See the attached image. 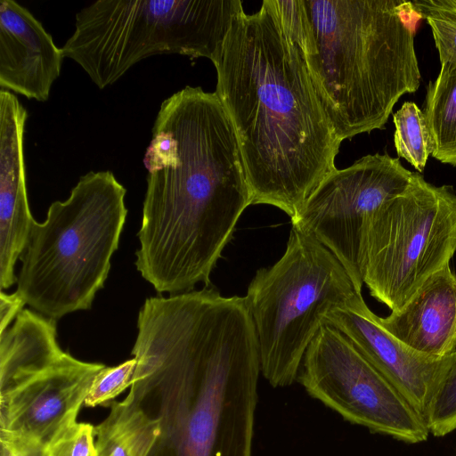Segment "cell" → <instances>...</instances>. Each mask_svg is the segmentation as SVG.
Returning a JSON list of instances; mask_svg holds the SVG:
<instances>
[{"mask_svg":"<svg viewBox=\"0 0 456 456\" xmlns=\"http://www.w3.org/2000/svg\"><path fill=\"white\" fill-rule=\"evenodd\" d=\"M128 395L157 425L149 456H252L260 360L244 297L146 298Z\"/></svg>","mask_w":456,"mask_h":456,"instance_id":"1","label":"cell"},{"mask_svg":"<svg viewBox=\"0 0 456 456\" xmlns=\"http://www.w3.org/2000/svg\"><path fill=\"white\" fill-rule=\"evenodd\" d=\"M216 94L239 142L252 204L293 217L336 169L341 142L273 0L241 12L214 59Z\"/></svg>","mask_w":456,"mask_h":456,"instance_id":"2","label":"cell"},{"mask_svg":"<svg viewBox=\"0 0 456 456\" xmlns=\"http://www.w3.org/2000/svg\"><path fill=\"white\" fill-rule=\"evenodd\" d=\"M303 1L312 35L302 56L336 136L383 129L420 85L410 1Z\"/></svg>","mask_w":456,"mask_h":456,"instance_id":"3","label":"cell"},{"mask_svg":"<svg viewBox=\"0 0 456 456\" xmlns=\"http://www.w3.org/2000/svg\"><path fill=\"white\" fill-rule=\"evenodd\" d=\"M126 192L112 172L90 171L50 205L45 222L34 221L17 281L27 305L54 320L92 307L118 248Z\"/></svg>","mask_w":456,"mask_h":456,"instance_id":"4","label":"cell"},{"mask_svg":"<svg viewBox=\"0 0 456 456\" xmlns=\"http://www.w3.org/2000/svg\"><path fill=\"white\" fill-rule=\"evenodd\" d=\"M241 12L240 0H97L76 14L61 50L103 89L151 55L212 61Z\"/></svg>","mask_w":456,"mask_h":456,"instance_id":"5","label":"cell"},{"mask_svg":"<svg viewBox=\"0 0 456 456\" xmlns=\"http://www.w3.org/2000/svg\"><path fill=\"white\" fill-rule=\"evenodd\" d=\"M357 294L337 257L292 226L281 257L257 270L244 297L257 337L260 371L272 387L294 383L326 315Z\"/></svg>","mask_w":456,"mask_h":456,"instance_id":"6","label":"cell"},{"mask_svg":"<svg viewBox=\"0 0 456 456\" xmlns=\"http://www.w3.org/2000/svg\"><path fill=\"white\" fill-rule=\"evenodd\" d=\"M455 251V191L413 172L407 188L370 220L364 283L374 298L397 310Z\"/></svg>","mask_w":456,"mask_h":456,"instance_id":"7","label":"cell"},{"mask_svg":"<svg viewBox=\"0 0 456 456\" xmlns=\"http://www.w3.org/2000/svg\"><path fill=\"white\" fill-rule=\"evenodd\" d=\"M104 366L63 351L56 320L37 319L0 360V438L45 447L77 421L92 381Z\"/></svg>","mask_w":456,"mask_h":456,"instance_id":"8","label":"cell"},{"mask_svg":"<svg viewBox=\"0 0 456 456\" xmlns=\"http://www.w3.org/2000/svg\"><path fill=\"white\" fill-rule=\"evenodd\" d=\"M297 378L309 395L350 423L411 444L428 437L425 419L327 322L306 349Z\"/></svg>","mask_w":456,"mask_h":456,"instance_id":"9","label":"cell"},{"mask_svg":"<svg viewBox=\"0 0 456 456\" xmlns=\"http://www.w3.org/2000/svg\"><path fill=\"white\" fill-rule=\"evenodd\" d=\"M412 173L387 153L363 156L330 173L291 217L292 226L337 257L359 294L370 220L386 201L407 188Z\"/></svg>","mask_w":456,"mask_h":456,"instance_id":"10","label":"cell"},{"mask_svg":"<svg viewBox=\"0 0 456 456\" xmlns=\"http://www.w3.org/2000/svg\"><path fill=\"white\" fill-rule=\"evenodd\" d=\"M324 322L340 330L425 419L452 354L426 355L399 341L379 323L362 294L332 309Z\"/></svg>","mask_w":456,"mask_h":456,"instance_id":"11","label":"cell"},{"mask_svg":"<svg viewBox=\"0 0 456 456\" xmlns=\"http://www.w3.org/2000/svg\"><path fill=\"white\" fill-rule=\"evenodd\" d=\"M26 109L8 90H0V288L8 289L18 277L15 265L22 254L33 218L28 199L23 152Z\"/></svg>","mask_w":456,"mask_h":456,"instance_id":"12","label":"cell"},{"mask_svg":"<svg viewBox=\"0 0 456 456\" xmlns=\"http://www.w3.org/2000/svg\"><path fill=\"white\" fill-rule=\"evenodd\" d=\"M64 54L33 14L13 0L0 2V86L45 102Z\"/></svg>","mask_w":456,"mask_h":456,"instance_id":"13","label":"cell"},{"mask_svg":"<svg viewBox=\"0 0 456 456\" xmlns=\"http://www.w3.org/2000/svg\"><path fill=\"white\" fill-rule=\"evenodd\" d=\"M379 323L414 351L445 357L456 350V275L446 265Z\"/></svg>","mask_w":456,"mask_h":456,"instance_id":"14","label":"cell"},{"mask_svg":"<svg viewBox=\"0 0 456 456\" xmlns=\"http://www.w3.org/2000/svg\"><path fill=\"white\" fill-rule=\"evenodd\" d=\"M109 415L94 426L97 456H149L156 422L127 395L110 403Z\"/></svg>","mask_w":456,"mask_h":456,"instance_id":"15","label":"cell"},{"mask_svg":"<svg viewBox=\"0 0 456 456\" xmlns=\"http://www.w3.org/2000/svg\"><path fill=\"white\" fill-rule=\"evenodd\" d=\"M432 136V157L456 167V62L441 65L427 88L423 110Z\"/></svg>","mask_w":456,"mask_h":456,"instance_id":"16","label":"cell"},{"mask_svg":"<svg viewBox=\"0 0 456 456\" xmlns=\"http://www.w3.org/2000/svg\"><path fill=\"white\" fill-rule=\"evenodd\" d=\"M395 147L404 159L422 173L434 150V143L424 112L413 102H405L393 114Z\"/></svg>","mask_w":456,"mask_h":456,"instance_id":"17","label":"cell"},{"mask_svg":"<svg viewBox=\"0 0 456 456\" xmlns=\"http://www.w3.org/2000/svg\"><path fill=\"white\" fill-rule=\"evenodd\" d=\"M425 420L435 436H444L456 429V350L433 393Z\"/></svg>","mask_w":456,"mask_h":456,"instance_id":"18","label":"cell"},{"mask_svg":"<svg viewBox=\"0 0 456 456\" xmlns=\"http://www.w3.org/2000/svg\"><path fill=\"white\" fill-rule=\"evenodd\" d=\"M136 360H126L117 366H104L94 377L84 404L95 407L117 397L132 384Z\"/></svg>","mask_w":456,"mask_h":456,"instance_id":"19","label":"cell"},{"mask_svg":"<svg viewBox=\"0 0 456 456\" xmlns=\"http://www.w3.org/2000/svg\"><path fill=\"white\" fill-rule=\"evenodd\" d=\"M42 456H97L94 426L77 421L67 425L45 445Z\"/></svg>","mask_w":456,"mask_h":456,"instance_id":"20","label":"cell"},{"mask_svg":"<svg viewBox=\"0 0 456 456\" xmlns=\"http://www.w3.org/2000/svg\"><path fill=\"white\" fill-rule=\"evenodd\" d=\"M441 65L456 62V18H428Z\"/></svg>","mask_w":456,"mask_h":456,"instance_id":"21","label":"cell"},{"mask_svg":"<svg viewBox=\"0 0 456 456\" xmlns=\"http://www.w3.org/2000/svg\"><path fill=\"white\" fill-rule=\"evenodd\" d=\"M411 9L418 16L428 18H456V0H412Z\"/></svg>","mask_w":456,"mask_h":456,"instance_id":"22","label":"cell"},{"mask_svg":"<svg viewBox=\"0 0 456 456\" xmlns=\"http://www.w3.org/2000/svg\"><path fill=\"white\" fill-rule=\"evenodd\" d=\"M25 301L16 290L12 294L0 293V333L4 331L23 310Z\"/></svg>","mask_w":456,"mask_h":456,"instance_id":"23","label":"cell"},{"mask_svg":"<svg viewBox=\"0 0 456 456\" xmlns=\"http://www.w3.org/2000/svg\"><path fill=\"white\" fill-rule=\"evenodd\" d=\"M0 456H42L44 448L4 439H0Z\"/></svg>","mask_w":456,"mask_h":456,"instance_id":"24","label":"cell"}]
</instances>
